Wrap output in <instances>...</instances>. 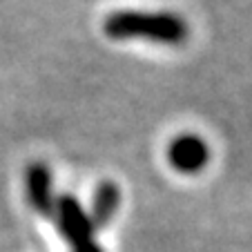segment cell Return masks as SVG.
<instances>
[{
  "mask_svg": "<svg viewBox=\"0 0 252 252\" xmlns=\"http://www.w3.org/2000/svg\"><path fill=\"white\" fill-rule=\"evenodd\" d=\"M103 32L112 40H150L158 45H183L190 27L172 11H114L103 20Z\"/></svg>",
  "mask_w": 252,
  "mask_h": 252,
  "instance_id": "6da1fadb",
  "label": "cell"
},
{
  "mask_svg": "<svg viewBox=\"0 0 252 252\" xmlns=\"http://www.w3.org/2000/svg\"><path fill=\"white\" fill-rule=\"evenodd\" d=\"M54 219H56L58 232L63 234V239H67L71 243V248L83 246L87 241H94L96 228L90 219V212L83 210V205L78 203L76 196L71 194L58 196Z\"/></svg>",
  "mask_w": 252,
  "mask_h": 252,
  "instance_id": "7a4b0ae2",
  "label": "cell"
},
{
  "mask_svg": "<svg viewBox=\"0 0 252 252\" xmlns=\"http://www.w3.org/2000/svg\"><path fill=\"white\" fill-rule=\"evenodd\" d=\"M167 163L181 174H196L201 172L210 161V148L208 143L199 134H179L167 145Z\"/></svg>",
  "mask_w": 252,
  "mask_h": 252,
  "instance_id": "3957f363",
  "label": "cell"
},
{
  "mask_svg": "<svg viewBox=\"0 0 252 252\" xmlns=\"http://www.w3.org/2000/svg\"><path fill=\"white\" fill-rule=\"evenodd\" d=\"M25 196L40 217H54L58 196L54 194V176L45 163L36 161L25 167Z\"/></svg>",
  "mask_w": 252,
  "mask_h": 252,
  "instance_id": "277c9868",
  "label": "cell"
},
{
  "mask_svg": "<svg viewBox=\"0 0 252 252\" xmlns=\"http://www.w3.org/2000/svg\"><path fill=\"white\" fill-rule=\"evenodd\" d=\"M121 205V190L116 183L103 181L96 186L94 196H92V208H90V219L94 223V228H105L114 219L116 210Z\"/></svg>",
  "mask_w": 252,
  "mask_h": 252,
  "instance_id": "5b68a950",
  "label": "cell"
},
{
  "mask_svg": "<svg viewBox=\"0 0 252 252\" xmlns=\"http://www.w3.org/2000/svg\"><path fill=\"white\" fill-rule=\"evenodd\" d=\"M71 252H103V248L96 241H87V243H83V246L71 248Z\"/></svg>",
  "mask_w": 252,
  "mask_h": 252,
  "instance_id": "8992f818",
  "label": "cell"
}]
</instances>
